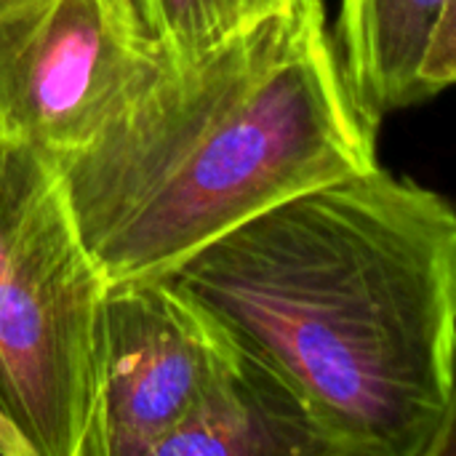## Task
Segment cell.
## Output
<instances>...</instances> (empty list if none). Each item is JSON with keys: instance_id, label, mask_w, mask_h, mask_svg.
I'll use <instances>...</instances> for the list:
<instances>
[{"instance_id": "cell-10", "label": "cell", "mask_w": 456, "mask_h": 456, "mask_svg": "<svg viewBox=\"0 0 456 456\" xmlns=\"http://www.w3.org/2000/svg\"><path fill=\"white\" fill-rule=\"evenodd\" d=\"M425 456H456V363L444 409L436 422V430L425 446Z\"/></svg>"}, {"instance_id": "cell-6", "label": "cell", "mask_w": 456, "mask_h": 456, "mask_svg": "<svg viewBox=\"0 0 456 456\" xmlns=\"http://www.w3.org/2000/svg\"><path fill=\"white\" fill-rule=\"evenodd\" d=\"M203 454L339 456L297 390L246 347L158 449V456Z\"/></svg>"}, {"instance_id": "cell-1", "label": "cell", "mask_w": 456, "mask_h": 456, "mask_svg": "<svg viewBox=\"0 0 456 456\" xmlns=\"http://www.w3.org/2000/svg\"><path fill=\"white\" fill-rule=\"evenodd\" d=\"M339 456H425L456 363V206L382 166L294 195L168 275Z\"/></svg>"}, {"instance_id": "cell-2", "label": "cell", "mask_w": 456, "mask_h": 456, "mask_svg": "<svg viewBox=\"0 0 456 456\" xmlns=\"http://www.w3.org/2000/svg\"><path fill=\"white\" fill-rule=\"evenodd\" d=\"M379 123L355 99L326 0L200 56L163 61L56 166L107 283L166 278L278 203L379 166Z\"/></svg>"}, {"instance_id": "cell-5", "label": "cell", "mask_w": 456, "mask_h": 456, "mask_svg": "<svg viewBox=\"0 0 456 456\" xmlns=\"http://www.w3.org/2000/svg\"><path fill=\"white\" fill-rule=\"evenodd\" d=\"M238 353L224 323L168 275L110 283L86 456H158Z\"/></svg>"}, {"instance_id": "cell-3", "label": "cell", "mask_w": 456, "mask_h": 456, "mask_svg": "<svg viewBox=\"0 0 456 456\" xmlns=\"http://www.w3.org/2000/svg\"><path fill=\"white\" fill-rule=\"evenodd\" d=\"M107 286L56 166L0 144V401L29 456H86Z\"/></svg>"}, {"instance_id": "cell-9", "label": "cell", "mask_w": 456, "mask_h": 456, "mask_svg": "<svg viewBox=\"0 0 456 456\" xmlns=\"http://www.w3.org/2000/svg\"><path fill=\"white\" fill-rule=\"evenodd\" d=\"M456 86V0H444L417 64V96L433 99Z\"/></svg>"}, {"instance_id": "cell-8", "label": "cell", "mask_w": 456, "mask_h": 456, "mask_svg": "<svg viewBox=\"0 0 456 456\" xmlns=\"http://www.w3.org/2000/svg\"><path fill=\"white\" fill-rule=\"evenodd\" d=\"M294 0H139L150 35L166 61L192 64Z\"/></svg>"}, {"instance_id": "cell-7", "label": "cell", "mask_w": 456, "mask_h": 456, "mask_svg": "<svg viewBox=\"0 0 456 456\" xmlns=\"http://www.w3.org/2000/svg\"><path fill=\"white\" fill-rule=\"evenodd\" d=\"M444 0H339L331 37L342 72L382 126L385 118L419 104L417 64Z\"/></svg>"}, {"instance_id": "cell-11", "label": "cell", "mask_w": 456, "mask_h": 456, "mask_svg": "<svg viewBox=\"0 0 456 456\" xmlns=\"http://www.w3.org/2000/svg\"><path fill=\"white\" fill-rule=\"evenodd\" d=\"M0 456H29L19 430L13 428L3 401H0Z\"/></svg>"}, {"instance_id": "cell-4", "label": "cell", "mask_w": 456, "mask_h": 456, "mask_svg": "<svg viewBox=\"0 0 456 456\" xmlns=\"http://www.w3.org/2000/svg\"><path fill=\"white\" fill-rule=\"evenodd\" d=\"M160 61L139 0H27L0 13V144L59 163Z\"/></svg>"}, {"instance_id": "cell-12", "label": "cell", "mask_w": 456, "mask_h": 456, "mask_svg": "<svg viewBox=\"0 0 456 456\" xmlns=\"http://www.w3.org/2000/svg\"><path fill=\"white\" fill-rule=\"evenodd\" d=\"M21 3H27V0H0V13H5V11L16 8V5H21Z\"/></svg>"}]
</instances>
